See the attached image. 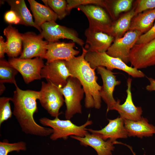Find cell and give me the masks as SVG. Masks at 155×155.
<instances>
[{
	"label": "cell",
	"mask_w": 155,
	"mask_h": 155,
	"mask_svg": "<svg viewBox=\"0 0 155 155\" xmlns=\"http://www.w3.org/2000/svg\"><path fill=\"white\" fill-rule=\"evenodd\" d=\"M126 146H127L129 148V149H130V150H131V151L133 155H136L135 153L133 152V150L132 149V148L131 146H129L128 145H126ZM144 155H146L145 154H144Z\"/></svg>",
	"instance_id": "obj_38"
},
{
	"label": "cell",
	"mask_w": 155,
	"mask_h": 155,
	"mask_svg": "<svg viewBox=\"0 0 155 155\" xmlns=\"http://www.w3.org/2000/svg\"><path fill=\"white\" fill-rule=\"evenodd\" d=\"M85 58L93 69H96L98 67L102 66L111 71L114 69L122 70L133 78H142L145 76L141 71L128 66L120 59L111 57L106 52L87 51Z\"/></svg>",
	"instance_id": "obj_4"
},
{
	"label": "cell",
	"mask_w": 155,
	"mask_h": 155,
	"mask_svg": "<svg viewBox=\"0 0 155 155\" xmlns=\"http://www.w3.org/2000/svg\"><path fill=\"white\" fill-rule=\"evenodd\" d=\"M82 86L77 78L71 76L68 78L64 87H58L64 97L66 106L65 117L67 119H70L76 113H82L81 102L85 93Z\"/></svg>",
	"instance_id": "obj_5"
},
{
	"label": "cell",
	"mask_w": 155,
	"mask_h": 155,
	"mask_svg": "<svg viewBox=\"0 0 155 155\" xmlns=\"http://www.w3.org/2000/svg\"><path fill=\"white\" fill-rule=\"evenodd\" d=\"M137 6L135 9L137 15L144 11L155 8V0L137 1Z\"/></svg>",
	"instance_id": "obj_32"
},
{
	"label": "cell",
	"mask_w": 155,
	"mask_h": 155,
	"mask_svg": "<svg viewBox=\"0 0 155 155\" xmlns=\"http://www.w3.org/2000/svg\"><path fill=\"white\" fill-rule=\"evenodd\" d=\"M27 148L26 143L23 141L10 143L5 142H0V155H8L11 152L25 151Z\"/></svg>",
	"instance_id": "obj_29"
},
{
	"label": "cell",
	"mask_w": 155,
	"mask_h": 155,
	"mask_svg": "<svg viewBox=\"0 0 155 155\" xmlns=\"http://www.w3.org/2000/svg\"><path fill=\"white\" fill-rule=\"evenodd\" d=\"M6 46V42L2 36H0V58L3 59L4 57V54L5 53Z\"/></svg>",
	"instance_id": "obj_35"
},
{
	"label": "cell",
	"mask_w": 155,
	"mask_h": 155,
	"mask_svg": "<svg viewBox=\"0 0 155 155\" xmlns=\"http://www.w3.org/2000/svg\"><path fill=\"white\" fill-rule=\"evenodd\" d=\"M34 19V22L41 27L44 23L55 22L57 15L49 6L42 5L34 0H28Z\"/></svg>",
	"instance_id": "obj_22"
},
{
	"label": "cell",
	"mask_w": 155,
	"mask_h": 155,
	"mask_svg": "<svg viewBox=\"0 0 155 155\" xmlns=\"http://www.w3.org/2000/svg\"><path fill=\"white\" fill-rule=\"evenodd\" d=\"M45 5L49 6L57 14L58 18L61 20L69 13L67 2L65 0H43Z\"/></svg>",
	"instance_id": "obj_28"
},
{
	"label": "cell",
	"mask_w": 155,
	"mask_h": 155,
	"mask_svg": "<svg viewBox=\"0 0 155 155\" xmlns=\"http://www.w3.org/2000/svg\"><path fill=\"white\" fill-rule=\"evenodd\" d=\"M39 121L43 126L50 127L53 129V132L50 138L53 141L59 138L66 140L71 135L84 137L88 133L86 127L92 123V121L88 120L82 125L78 126L70 119L61 120L58 117L53 119L44 117L40 119Z\"/></svg>",
	"instance_id": "obj_3"
},
{
	"label": "cell",
	"mask_w": 155,
	"mask_h": 155,
	"mask_svg": "<svg viewBox=\"0 0 155 155\" xmlns=\"http://www.w3.org/2000/svg\"><path fill=\"white\" fill-rule=\"evenodd\" d=\"M70 137L79 141L82 145L92 147L98 155H112V151L115 148L114 144L118 143L117 141L114 142L110 140L105 141L98 135L89 133L83 137L74 135Z\"/></svg>",
	"instance_id": "obj_19"
},
{
	"label": "cell",
	"mask_w": 155,
	"mask_h": 155,
	"mask_svg": "<svg viewBox=\"0 0 155 155\" xmlns=\"http://www.w3.org/2000/svg\"><path fill=\"white\" fill-rule=\"evenodd\" d=\"M38 100L42 106L53 117H58L64 102L63 95L58 87L49 82H42Z\"/></svg>",
	"instance_id": "obj_7"
},
{
	"label": "cell",
	"mask_w": 155,
	"mask_h": 155,
	"mask_svg": "<svg viewBox=\"0 0 155 155\" xmlns=\"http://www.w3.org/2000/svg\"><path fill=\"white\" fill-rule=\"evenodd\" d=\"M96 69L102 80L103 85L100 94L101 98L107 105L106 112L108 113L113 110L116 103L117 101L113 96V92L116 86L119 85L121 82L117 80L114 73L104 67L99 66Z\"/></svg>",
	"instance_id": "obj_14"
},
{
	"label": "cell",
	"mask_w": 155,
	"mask_h": 155,
	"mask_svg": "<svg viewBox=\"0 0 155 155\" xmlns=\"http://www.w3.org/2000/svg\"><path fill=\"white\" fill-rule=\"evenodd\" d=\"M16 87L11 100L14 105L13 113L22 131L27 134L41 137L51 135L53 129L40 126L34 118V113L38 111L36 100L39 98V91L23 90L18 86Z\"/></svg>",
	"instance_id": "obj_1"
},
{
	"label": "cell",
	"mask_w": 155,
	"mask_h": 155,
	"mask_svg": "<svg viewBox=\"0 0 155 155\" xmlns=\"http://www.w3.org/2000/svg\"><path fill=\"white\" fill-rule=\"evenodd\" d=\"M75 43L65 42L58 41L49 42L47 46L45 59L46 63L61 60L67 61L77 55L80 51L74 49Z\"/></svg>",
	"instance_id": "obj_15"
},
{
	"label": "cell",
	"mask_w": 155,
	"mask_h": 155,
	"mask_svg": "<svg viewBox=\"0 0 155 155\" xmlns=\"http://www.w3.org/2000/svg\"><path fill=\"white\" fill-rule=\"evenodd\" d=\"M124 123L128 136L142 138L152 136L155 134V127L149 123L148 119L143 117L137 121L124 119Z\"/></svg>",
	"instance_id": "obj_20"
},
{
	"label": "cell",
	"mask_w": 155,
	"mask_h": 155,
	"mask_svg": "<svg viewBox=\"0 0 155 155\" xmlns=\"http://www.w3.org/2000/svg\"><path fill=\"white\" fill-rule=\"evenodd\" d=\"M11 98L3 97L0 98V126L3 123L10 118L12 113L9 101Z\"/></svg>",
	"instance_id": "obj_30"
},
{
	"label": "cell",
	"mask_w": 155,
	"mask_h": 155,
	"mask_svg": "<svg viewBox=\"0 0 155 155\" xmlns=\"http://www.w3.org/2000/svg\"><path fill=\"white\" fill-rule=\"evenodd\" d=\"M18 71L5 60H0V83H9L17 86L15 79Z\"/></svg>",
	"instance_id": "obj_26"
},
{
	"label": "cell",
	"mask_w": 155,
	"mask_h": 155,
	"mask_svg": "<svg viewBox=\"0 0 155 155\" xmlns=\"http://www.w3.org/2000/svg\"><path fill=\"white\" fill-rule=\"evenodd\" d=\"M136 15L134 8L121 16L113 23L112 35L115 38L123 36L129 30L132 19Z\"/></svg>",
	"instance_id": "obj_25"
},
{
	"label": "cell",
	"mask_w": 155,
	"mask_h": 155,
	"mask_svg": "<svg viewBox=\"0 0 155 155\" xmlns=\"http://www.w3.org/2000/svg\"><path fill=\"white\" fill-rule=\"evenodd\" d=\"M129 59L137 69L155 65V38L146 43L135 44L130 51Z\"/></svg>",
	"instance_id": "obj_12"
},
{
	"label": "cell",
	"mask_w": 155,
	"mask_h": 155,
	"mask_svg": "<svg viewBox=\"0 0 155 155\" xmlns=\"http://www.w3.org/2000/svg\"><path fill=\"white\" fill-rule=\"evenodd\" d=\"M155 20V8L138 13L132 19L129 30H137L142 34L150 30Z\"/></svg>",
	"instance_id": "obj_23"
},
{
	"label": "cell",
	"mask_w": 155,
	"mask_h": 155,
	"mask_svg": "<svg viewBox=\"0 0 155 155\" xmlns=\"http://www.w3.org/2000/svg\"><path fill=\"white\" fill-rule=\"evenodd\" d=\"M76 8L82 11L87 17L89 24L88 28L90 30L102 32L112 36L113 23L109 16L102 7L90 4L81 5Z\"/></svg>",
	"instance_id": "obj_6"
},
{
	"label": "cell",
	"mask_w": 155,
	"mask_h": 155,
	"mask_svg": "<svg viewBox=\"0 0 155 155\" xmlns=\"http://www.w3.org/2000/svg\"><path fill=\"white\" fill-rule=\"evenodd\" d=\"M82 47V54L65 61V64L71 74L79 80L83 87L85 95L86 108L99 109L102 102L100 94L102 86L97 82L96 69L92 68L90 63L85 59L87 50Z\"/></svg>",
	"instance_id": "obj_2"
},
{
	"label": "cell",
	"mask_w": 155,
	"mask_h": 155,
	"mask_svg": "<svg viewBox=\"0 0 155 155\" xmlns=\"http://www.w3.org/2000/svg\"><path fill=\"white\" fill-rule=\"evenodd\" d=\"M155 38V22L150 30L140 36L136 44L146 43Z\"/></svg>",
	"instance_id": "obj_33"
},
{
	"label": "cell",
	"mask_w": 155,
	"mask_h": 155,
	"mask_svg": "<svg viewBox=\"0 0 155 155\" xmlns=\"http://www.w3.org/2000/svg\"><path fill=\"white\" fill-rule=\"evenodd\" d=\"M67 10L69 13L73 8L81 5L93 4L104 7L106 9L107 5L106 1L101 0H67Z\"/></svg>",
	"instance_id": "obj_31"
},
{
	"label": "cell",
	"mask_w": 155,
	"mask_h": 155,
	"mask_svg": "<svg viewBox=\"0 0 155 155\" xmlns=\"http://www.w3.org/2000/svg\"><path fill=\"white\" fill-rule=\"evenodd\" d=\"M142 34L137 30H128L122 37L115 38L106 53L127 64L129 62L130 51Z\"/></svg>",
	"instance_id": "obj_8"
},
{
	"label": "cell",
	"mask_w": 155,
	"mask_h": 155,
	"mask_svg": "<svg viewBox=\"0 0 155 155\" xmlns=\"http://www.w3.org/2000/svg\"><path fill=\"white\" fill-rule=\"evenodd\" d=\"M3 32L7 38L5 53L11 58H17L22 51V34L11 25L5 28Z\"/></svg>",
	"instance_id": "obj_21"
},
{
	"label": "cell",
	"mask_w": 155,
	"mask_h": 155,
	"mask_svg": "<svg viewBox=\"0 0 155 155\" xmlns=\"http://www.w3.org/2000/svg\"><path fill=\"white\" fill-rule=\"evenodd\" d=\"M132 79L129 78L127 80V96L124 102L120 104L119 100L113 108V110L117 111L120 117L124 119L137 121L142 117V110L141 107L136 106L133 103L131 92Z\"/></svg>",
	"instance_id": "obj_16"
},
{
	"label": "cell",
	"mask_w": 155,
	"mask_h": 155,
	"mask_svg": "<svg viewBox=\"0 0 155 155\" xmlns=\"http://www.w3.org/2000/svg\"><path fill=\"white\" fill-rule=\"evenodd\" d=\"M108 120V124L100 130L86 128V130L100 137L105 141L110 140L115 142L117 139L127 137L128 135L124 127V119L120 117Z\"/></svg>",
	"instance_id": "obj_17"
},
{
	"label": "cell",
	"mask_w": 155,
	"mask_h": 155,
	"mask_svg": "<svg viewBox=\"0 0 155 155\" xmlns=\"http://www.w3.org/2000/svg\"><path fill=\"white\" fill-rule=\"evenodd\" d=\"M133 0H117L114 1H107L106 9L113 18L117 17L121 13L129 11L131 9Z\"/></svg>",
	"instance_id": "obj_27"
},
{
	"label": "cell",
	"mask_w": 155,
	"mask_h": 155,
	"mask_svg": "<svg viewBox=\"0 0 155 155\" xmlns=\"http://www.w3.org/2000/svg\"><path fill=\"white\" fill-rule=\"evenodd\" d=\"M73 76L67 67L65 61L58 60L46 63L41 71V78H45L59 88L64 87L68 78Z\"/></svg>",
	"instance_id": "obj_13"
},
{
	"label": "cell",
	"mask_w": 155,
	"mask_h": 155,
	"mask_svg": "<svg viewBox=\"0 0 155 155\" xmlns=\"http://www.w3.org/2000/svg\"><path fill=\"white\" fill-rule=\"evenodd\" d=\"M86 38L84 48L87 51L106 52L113 42L115 38L100 32L92 31L88 28L84 32Z\"/></svg>",
	"instance_id": "obj_18"
},
{
	"label": "cell",
	"mask_w": 155,
	"mask_h": 155,
	"mask_svg": "<svg viewBox=\"0 0 155 155\" xmlns=\"http://www.w3.org/2000/svg\"><path fill=\"white\" fill-rule=\"evenodd\" d=\"M148 78L150 82V84L146 87V90L149 91H155V79L151 78Z\"/></svg>",
	"instance_id": "obj_36"
},
{
	"label": "cell",
	"mask_w": 155,
	"mask_h": 155,
	"mask_svg": "<svg viewBox=\"0 0 155 155\" xmlns=\"http://www.w3.org/2000/svg\"><path fill=\"white\" fill-rule=\"evenodd\" d=\"M23 49L19 58L30 59L34 57L45 59L46 47L49 42L43 40L40 34H37L32 32L22 34Z\"/></svg>",
	"instance_id": "obj_10"
},
{
	"label": "cell",
	"mask_w": 155,
	"mask_h": 155,
	"mask_svg": "<svg viewBox=\"0 0 155 155\" xmlns=\"http://www.w3.org/2000/svg\"><path fill=\"white\" fill-rule=\"evenodd\" d=\"M40 34L49 42L58 41L60 39L71 40L82 47L85 44L79 37L77 32L73 29L60 25L55 22H46L41 26Z\"/></svg>",
	"instance_id": "obj_11"
},
{
	"label": "cell",
	"mask_w": 155,
	"mask_h": 155,
	"mask_svg": "<svg viewBox=\"0 0 155 155\" xmlns=\"http://www.w3.org/2000/svg\"><path fill=\"white\" fill-rule=\"evenodd\" d=\"M8 62L20 73L26 84L41 79V71L45 65L42 58L24 59L13 58L9 59Z\"/></svg>",
	"instance_id": "obj_9"
},
{
	"label": "cell",
	"mask_w": 155,
	"mask_h": 155,
	"mask_svg": "<svg viewBox=\"0 0 155 155\" xmlns=\"http://www.w3.org/2000/svg\"><path fill=\"white\" fill-rule=\"evenodd\" d=\"M6 1L10 6L11 9L15 11L21 20V24L34 27L40 32L42 29L33 21L31 14L24 0H7Z\"/></svg>",
	"instance_id": "obj_24"
},
{
	"label": "cell",
	"mask_w": 155,
	"mask_h": 155,
	"mask_svg": "<svg viewBox=\"0 0 155 155\" xmlns=\"http://www.w3.org/2000/svg\"><path fill=\"white\" fill-rule=\"evenodd\" d=\"M0 94H1L5 90V88L3 84L0 83Z\"/></svg>",
	"instance_id": "obj_37"
},
{
	"label": "cell",
	"mask_w": 155,
	"mask_h": 155,
	"mask_svg": "<svg viewBox=\"0 0 155 155\" xmlns=\"http://www.w3.org/2000/svg\"><path fill=\"white\" fill-rule=\"evenodd\" d=\"M4 19L6 22L10 24H21L20 18L15 11L11 9L5 13Z\"/></svg>",
	"instance_id": "obj_34"
}]
</instances>
